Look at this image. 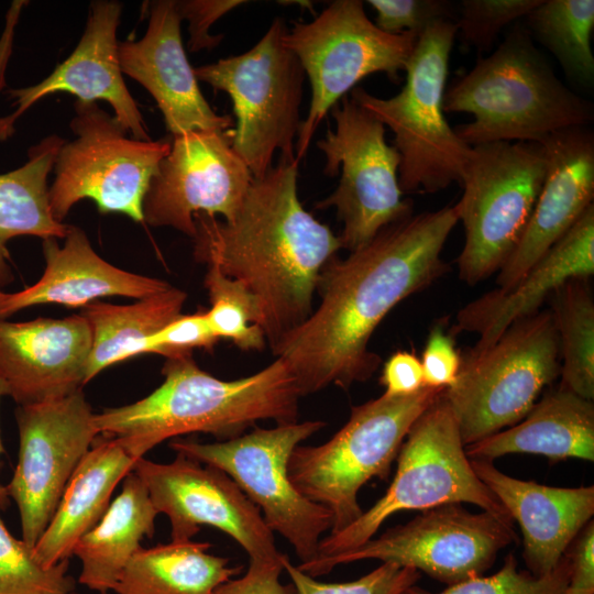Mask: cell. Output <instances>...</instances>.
<instances>
[{
  "mask_svg": "<svg viewBox=\"0 0 594 594\" xmlns=\"http://www.w3.org/2000/svg\"><path fill=\"white\" fill-rule=\"evenodd\" d=\"M551 297L559 341L560 386L594 399V298L588 278H572Z\"/></svg>",
  "mask_w": 594,
  "mask_h": 594,
  "instance_id": "obj_32",
  "label": "cell"
},
{
  "mask_svg": "<svg viewBox=\"0 0 594 594\" xmlns=\"http://www.w3.org/2000/svg\"><path fill=\"white\" fill-rule=\"evenodd\" d=\"M565 554L571 562V575L563 594H594L593 520L575 537Z\"/></svg>",
  "mask_w": 594,
  "mask_h": 594,
  "instance_id": "obj_44",
  "label": "cell"
},
{
  "mask_svg": "<svg viewBox=\"0 0 594 594\" xmlns=\"http://www.w3.org/2000/svg\"><path fill=\"white\" fill-rule=\"evenodd\" d=\"M455 21H440L418 36L405 67L406 82L394 97L380 98L358 87L351 98L394 133L403 194H432L461 185L472 146L448 123L443 96Z\"/></svg>",
  "mask_w": 594,
  "mask_h": 594,
  "instance_id": "obj_5",
  "label": "cell"
},
{
  "mask_svg": "<svg viewBox=\"0 0 594 594\" xmlns=\"http://www.w3.org/2000/svg\"><path fill=\"white\" fill-rule=\"evenodd\" d=\"M458 222L457 204L410 215L324 265L319 305L272 348L301 397L330 385L349 389L376 372L381 356L369 349L372 334L400 301L450 271L441 254Z\"/></svg>",
  "mask_w": 594,
  "mask_h": 594,
  "instance_id": "obj_1",
  "label": "cell"
},
{
  "mask_svg": "<svg viewBox=\"0 0 594 594\" xmlns=\"http://www.w3.org/2000/svg\"><path fill=\"white\" fill-rule=\"evenodd\" d=\"M298 163L280 157L253 177L230 219L194 217L195 258L217 264L257 298L271 349L311 315L320 273L342 249L339 235L299 201Z\"/></svg>",
  "mask_w": 594,
  "mask_h": 594,
  "instance_id": "obj_2",
  "label": "cell"
},
{
  "mask_svg": "<svg viewBox=\"0 0 594 594\" xmlns=\"http://www.w3.org/2000/svg\"><path fill=\"white\" fill-rule=\"evenodd\" d=\"M211 544L194 540L141 547L125 565L116 594H213L240 568L209 552Z\"/></svg>",
  "mask_w": 594,
  "mask_h": 594,
  "instance_id": "obj_30",
  "label": "cell"
},
{
  "mask_svg": "<svg viewBox=\"0 0 594 594\" xmlns=\"http://www.w3.org/2000/svg\"><path fill=\"white\" fill-rule=\"evenodd\" d=\"M282 556L272 559H250L248 571L238 579L219 585L213 594H297L293 584H284Z\"/></svg>",
  "mask_w": 594,
  "mask_h": 594,
  "instance_id": "obj_43",
  "label": "cell"
},
{
  "mask_svg": "<svg viewBox=\"0 0 594 594\" xmlns=\"http://www.w3.org/2000/svg\"><path fill=\"white\" fill-rule=\"evenodd\" d=\"M482 483L496 496L524 536L528 571L550 573L592 520L594 486L552 487L512 477L485 460H470Z\"/></svg>",
  "mask_w": 594,
  "mask_h": 594,
  "instance_id": "obj_23",
  "label": "cell"
},
{
  "mask_svg": "<svg viewBox=\"0 0 594 594\" xmlns=\"http://www.w3.org/2000/svg\"><path fill=\"white\" fill-rule=\"evenodd\" d=\"M460 503L513 520L473 471L457 420L441 393L408 431L386 493L345 529L321 539L316 558L297 566L305 570L361 546L398 512Z\"/></svg>",
  "mask_w": 594,
  "mask_h": 594,
  "instance_id": "obj_8",
  "label": "cell"
},
{
  "mask_svg": "<svg viewBox=\"0 0 594 594\" xmlns=\"http://www.w3.org/2000/svg\"><path fill=\"white\" fill-rule=\"evenodd\" d=\"M443 388L426 386L406 396L371 399L353 406L349 420L320 446H297L288 461L294 486L331 516L330 535L362 514L358 494L374 477L386 480L415 421Z\"/></svg>",
  "mask_w": 594,
  "mask_h": 594,
  "instance_id": "obj_6",
  "label": "cell"
},
{
  "mask_svg": "<svg viewBox=\"0 0 594 594\" xmlns=\"http://www.w3.org/2000/svg\"><path fill=\"white\" fill-rule=\"evenodd\" d=\"M6 295H7V293H3L2 290H0V305H1L2 301L4 300Z\"/></svg>",
  "mask_w": 594,
  "mask_h": 594,
  "instance_id": "obj_47",
  "label": "cell"
},
{
  "mask_svg": "<svg viewBox=\"0 0 594 594\" xmlns=\"http://www.w3.org/2000/svg\"><path fill=\"white\" fill-rule=\"evenodd\" d=\"M220 339L212 331L206 311L179 315L147 342L146 353L170 359L193 356L195 349L211 350Z\"/></svg>",
  "mask_w": 594,
  "mask_h": 594,
  "instance_id": "obj_40",
  "label": "cell"
},
{
  "mask_svg": "<svg viewBox=\"0 0 594 594\" xmlns=\"http://www.w3.org/2000/svg\"><path fill=\"white\" fill-rule=\"evenodd\" d=\"M517 540L513 520L446 504L301 571L316 578L340 564L375 559L410 566L454 585L481 576L494 564L497 553Z\"/></svg>",
  "mask_w": 594,
  "mask_h": 594,
  "instance_id": "obj_15",
  "label": "cell"
},
{
  "mask_svg": "<svg viewBox=\"0 0 594 594\" xmlns=\"http://www.w3.org/2000/svg\"><path fill=\"white\" fill-rule=\"evenodd\" d=\"M162 373L164 382L146 397L95 414L98 433L114 438L136 460L182 435L204 432L226 441L261 420L279 425L298 419L301 396L278 358L233 381L202 371L193 356L167 360Z\"/></svg>",
  "mask_w": 594,
  "mask_h": 594,
  "instance_id": "obj_3",
  "label": "cell"
},
{
  "mask_svg": "<svg viewBox=\"0 0 594 594\" xmlns=\"http://www.w3.org/2000/svg\"><path fill=\"white\" fill-rule=\"evenodd\" d=\"M547 172L536 142H492L472 146L457 202L464 244L459 278L475 285L509 258L530 219Z\"/></svg>",
  "mask_w": 594,
  "mask_h": 594,
  "instance_id": "obj_9",
  "label": "cell"
},
{
  "mask_svg": "<svg viewBox=\"0 0 594 594\" xmlns=\"http://www.w3.org/2000/svg\"><path fill=\"white\" fill-rule=\"evenodd\" d=\"M148 8L145 35L138 41L119 42L122 74L152 95L173 136L195 130H229L231 117L212 110L187 59L176 1H152Z\"/></svg>",
  "mask_w": 594,
  "mask_h": 594,
  "instance_id": "obj_22",
  "label": "cell"
},
{
  "mask_svg": "<svg viewBox=\"0 0 594 594\" xmlns=\"http://www.w3.org/2000/svg\"><path fill=\"white\" fill-rule=\"evenodd\" d=\"M7 395V387H6V384L3 382V380L1 378L0 376V400L2 398V396H6ZM3 449H2V444H1V440H0V454L2 453ZM9 495H8V492H7V486H3L1 483H0V509H6L9 505Z\"/></svg>",
  "mask_w": 594,
  "mask_h": 594,
  "instance_id": "obj_46",
  "label": "cell"
},
{
  "mask_svg": "<svg viewBox=\"0 0 594 594\" xmlns=\"http://www.w3.org/2000/svg\"><path fill=\"white\" fill-rule=\"evenodd\" d=\"M594 274V205L512 287L494 288L463 306L451 333L479 337L476 346L493 343L513 322L540 310L554 290L572 278Z\"/></svg>",
  "mask_w": 594,
  "mask_h": 594,
  "instance_id": "obj_24",
  "label": "cell"
},
{
  "mask_svg": "<svg viewBox=\"0 0 594 594\" xmlns=\"http://www.w3.org/2000/svg\"><path fill=\"white\" fill-rule=\"evenodd\" d=\"M550 310L513 322L493 343L461 353L455 382L442 392L465 446L519 422L560 375Z\"/></svg>",
  "mask_w": 594,
  "mask_h": 594,
  "instance_id": "obj_7",
  "label": "cell"
},
{
  "mask_svg": "<svg viewBox=\"0 0 594 594\" xmlns=\"http://www.w3.org/2000/svg\"><path fill=\"white\" fill-rule=\"evenodd\" d=\"M420 362L425 386L446 389L455 382L461 353L452 334L446 332L443 322L430 330Z\"/></svg>",
  "mask_w": 594,
  "mask_h": 594,
  "instance_id": "obj_41",
  "label": "cell"
},
{
  "mask_svg": "<svg viewBox=\"0 0 594 594\" xmlns=\"http://www.w3.org/2000/svg\"><path fill=\"white\" fill-rule=\"evenodd\" d=\"M253 175L232 147V131L195 130L173 136L143 199V221L194 238L197 213L230 219Z\"/></svg>",
  "mask_w": 594,
  "mask_h": 594,
  "instance_id": "obj_17",
  "label": "cell"
},
{
  "mask_svg": "<svg viewBox=\"0 0 594 594\" xmlns=\"http://www.w3.org/2000/svg\"><path fill=\"white\" fill-rule=\"evenodd\" d=\"M187 295L170 286L132 305L94 301L81 310L91 330L92 346L86 384L106 367L146 353L148 340L182 315Z\"/></svg>",
  "mask_w": 594,
  "mask_h": 594,
  "instance_id": "obj_31",
  "label": "cell"
},
{
  "mask_svg": "<svg viewBox=\"0 0 594 594\" xmlns=\"http://www.w3.org/2000/svg\"><path fill=\"white\" fill-rule=\"evenodd\" d=\"M547 157L537 202L514 252L497 272L496 285L516 284L593 205L594 134L588 127L559 130L539 142Z\"/></svg>",
  "mask_w": 594,
  "mask_h": 594,
  "instance_id": "obj_21",
  "label": "cell"
},
{
  "mask_svg": "<svg viewBox=\"0 0 594 594\" xmlns=\"http://www.w3.org/2000/svg\"><path fill=\"white\" fill-rule=\"evenodd\" d=\"M470 460L531 453L552 461L594 460V403L558 386L535 403L516 425L464 447Z\"/></svg>",
  "mask_w": 594,
  "mask_h": 594,
  "instance_id": "obj_26",
  "label": "cell"
},
{
  "mask_svg": "<svg viewBox=\"0 0 594 594\" xmlns=\"http://www.w3.org/2000/svg\"><path fill=\"white\" fill-rule=\"evenodd\" d=\"M541 0H463L455 21L465 46L488 51L504 28L525 18Z\"/></svg>",
  "mask_w": 594,
  "mask_h": 594,
  "instance_id": "obj_38",
  "label": "cell"
},
{
  "mask_svg": "<svg viewBox=\"0 0 594 594\" xmlns=\"http://www.w3.org/2000/svg\"><path fill=\"white\" fill-rule=\"evenodd\" d=\"M444 112L473 120L457 125L469 146L492 142H536L594 118L591 101L566 87L535 46L525 25H515L498 47L455 78L443 96Z\"/></svg>",
  "mask_w": 594,
  "mask_h": 594,
  "instance_id": "obj_4",
  "label": "cell"
},
{
  "mask_svg": "<svg viewBox=\"0 0 594 594\" xmlns=\"http://www.w3.org/2000/svg\"><path fill=\"white\" fill-rule=\"evenodd\" d=\"M380 383L388 396H406L421 391L426 386L420 360L411 352H395L384 363Z\"/></svg>",
  "mask_w": 594,
  "mask_h": 594,
  "instance_id": "obj_45",
  "label": "cell"
},
{
  "mask_svg": "<svg viewBox=\"0 0 594 594\" xmlns=\"http://www.w3.org/2000/svg\"><path fill=\"white\" fill-rule=\"evenodd\" d=\"M135 462L114 438L95 440L33 548L41 565L52 568L73 556L77 541L101 519L114 488L133 471Z\"/></svg>",
  "mask_w": 594,
  "mask_h": 594,
  "instance_id": "obj_27",
  "label": "cell"
},
{
  "mask_svg": "<svg viewBox=\"0 0 594 594\" xmlns=\"http://www.w3.org/2000/svg\"><path fill=\"white\" fill-rule=\"evenodd\" d=\"M286 32L277 18L248 52L194 68L197 80L230 96L237 119L232 147L253 177L272 167L276 151L297 161L295 140L306 74L283 42Z\"/></svg>",
  "mask_w": 594,
  "mask_h": 594,
  "instance_id": "obj_10",
  "label": "cell"
},
{
  "mask_svg": "<svg viewBox=\"0 0 594 594\" xmlns=\"http://www.w3.org/2000/svg\"><path fill=\"white\" fill-rule=\"evenodd\" d=\"M70 129L55 160L48 202L62 222L81 199H91L102 213L121 212L143 222L142 204L161 161L169 153L168 140L141 141L96 102L77 100Z\"/></svg>",
  "mask_w": 594,
  "mask_h": 594,
  "instance_id": "obj_13",
  "label": "cell"
},
{
  "mask_svg": "<svg viewBox=\"0 0 594 594\" xmlns=\"http://www.w3.org/2000/svg\"><path fill=\"white\" fill-rule=\"evenodd\" d=\"M92 337L87 319L0 320V376L20 406L66 397L86 385Z\"/></svg>",
  "mask_w": 594,
  "mask_h": 594,
  "instance_id": "obj_20",
  "label": "cell"
},
{
  "mask_svg": "<svg viewBox=\"0 0 594 594\" xmlns=\"http://www.w3.org/2000/svg\"><path fill=\"white\" fill-rule=\"evenodd\" d=\"M376 11L375 25L385 33L418 36L440 21H453V7L446 0H369Z\"/></svg>",
  "mask_w": 594,
  "mask_h": 594,
  "instance_id": "obj_39",
  "label": "cell"
},
{
  "mask_svg": "<svg viewBox=\"0 0 594 594\" xmlns=\"http://www.w3.org/2000/svg\"><path fill=\"white\" fill-rule=\"evenodd\" d=\"M525 22L532 40L556 56L570 78L587 87L593 85V0H541Z\"/></svg>",
  "mask_w": 594,
  "mask_h": 594,
  "instance_id": "obj_33",
  "label": "cell"
},
{
  "mask_svg": "<svg viewBox=\"0 0 594 594\" xmlns=\"http://www.w3.org/2000/svg\"><path fill=\"white\" fill-rule=\"evenodd\" d=\"M207 265L205 287L211 307L206 315L212 331L220 340H231L241 350H263L266 338L261 328L263 314L257 298L217 264Z\"/></svg>",
  "mask_w": 594,
  "mask_h": 594,
  "instance_id": "obj_34",
  "label": "cell"
},
{
  "mask_svg": "<svg viewBox=\"0 0 594 594\" xmlns=\"http://www.w3.org/2000/svg\"><path fill=\"white\" fill-rule=\"evenodd\" d=\"M122 4L94 1L84 34L73 53L36 85L11 89L15 110L0 118V141L13 134L15 121L43 97L68 92L82 102L105 100L116 120L136 140H151L139 107L128 90L119 63L117 29Z\"/></svg>",
  "mask_w": 594,
  "mask_h": 594,
  "instance_id": "obj_19",
  "label": "cell"
},
{
  "mask_svg": "<svg viewBox=\"0 0 594 594\" xmlns=\"http://www.w3.org/2000/svg\"><path fill=\"white\" fill-rule=\"evenodd\" d=\"M64 140L44 138L29 148L28 161L16 169L0 174V287L10 284L9 240L20 235L64 239L68 226L54 219L47 176L53 169Z\"/></svg>",
  "mask_w": 594,
  "mask_h": 594,
  "instance_id": "obj_29",
  "label": "cell"
},
{
  "mask_svg": "<svg viewBox=\"0 0 594 594\" xmlns=\"http://www.w3.org/2000/svg\"><path fill=\"white\" fill-rule=\"evenodd\" d=\"M336 130L317 142L326 155L323 173L339 185L317 209L334 207L342 232V249L353 252L369 243L385 227L413 215V205L403 198L398 172L400 156L385 140V127L351 97L331 109Z\"/></svg>",
  "mask_w": 594,
  "mask_h": 594,
  "instance_id": "obj_14",
  "label": "cell"
},
{
  "mask_svg": "<svg viewBox=\"0 0 594 594\" xmlns=\"http://www.w3.org/2000/svg\"><path fill=\"white\" fill-rule=\"evenodd\" d=\"M176 454L169 463L141 458L133 468L157 513L168 517L170 541L193 540L201 526H210L230 536L250 559L282 554L257 506L227 473Z\"/></svg>",
  "mask_w": 594,
  "mask_h": 594,
  "instance_id": "obj_18",
  "label": "cell"
},
{
  "mask_svg": "<svg viewBox=\"0 0 594 594\" xmlns=\"http://www.w3.org/2000/svg\"><path fill=\"white\" fill-rule=\"evenodd\" d=\"M157 515L144 483L130 472L121 493L74 547L81 564L78 582L99 594L113 591L141 540L153 537Z\"/></svg>",
  "mask_w": 594,
  "mask_h": 594,
  "instance_id": "obj_28",
  "label": "cell"
},
{
  "mask_svg": "<svg viewBox=\"0 0 594 594\" xmlns=\"http://www.w3.org/2000/svg\"><path fill=\"white\" fill-rule=\"evenodd\" d=\"M282 564L297 594H400L420 578L414 568L383 562L358 580L324 583L301 571L286 554L282 556Z\"/></svg>",
  "mask_w": 594,
  "mask_h": 594,
  "instance_id": "obj_37",
  "label": "cell"
},
{
  "mask_svg": "<svg viewBox=\"0 0 594 594\" xmlns=\"http://www.w3.org/2000/svg\"><path fill=\"white\" fill-rule=\"evenodd\" d=\"M571 575V562L564 553L557 566L548 574L536 576L518 570L517 560L508 554L503 566L491 576H476L436 594H563ZM400 594H435L415 584Z\"/></svg>",
  "mask_w": 594,
  "mask_h": 594,
  "instance_id": "obj_36",
  "label": "cell"
},
{
  "mask_svg": "<svg viewBox=\"0 0 594 594\" xmlns=\"http://www.w3.org/2000/svg\"><path fill=\"white\" fill-rule=\"evenodd\" d=\"M68 594H79V593L75 592V590H74V591L69 592Z\"/></svg>",
  "mask_w": 594,
  "mask_h": 594,
  "instance_id": "obj_48",
  "label": "cell"
},
{
  "mask_svg": "<svg viewBox=\"0 0 594 594\" xmlns=\"http://www.w3.org/2000/svg\"><path fill=\"white\" fill-rule=\"evenodd\" d=\"M15 417L19 459L7 492L19 509L22 540L34 548L99 433L81 389L59 399L19 406Z\"/></svg>",
  "mask_w": 594,
  "mask_h": 594,
  "instance_id": "obj_16",
  "label": "cell"
},
{
  "mask_svg": "<svg viewBox=\"0 0 594 594\" xmlns=\"http://www.w3.org/2000/svg\"><path fill=\"white\" fill-rule=\"evenodd\" d=\"M56 240H43L46 266L42 277L21 292L7 293L0 305V319L35 305L84 308L101 297L142 299L170 287L165 280L111 265L94 251L86 233L77 227L68 226L63 246Z\"/></svg>",
  "mask_w": 594,
  "mask_h": 594,
  "instance_id": "obj_25",
  "label": "cell"
},
{
  "mask_svg": "<svg viewBox=\"0 0 594 594\" xmlns=\"http://www.w3.org/2000/svg\"><path fill=\"white\" fill-rule=\"evenodd\" d=\"M324 426L321 420L295 421L254 427L213 443L174 438L169 447L227 473L263 513L267 527L292 544L299 564H305L316 558L321 535L331 528V516L294 486L288 461L297 446Z\"/></svg>",
  "mask_w": 594,
  "mask_h": 594,
  "instance_id": "obj_12",
  "label": "cell"
},
{
  "mask_svg": "<svg viewBox=\"0 0 594 594\" xmlns=\"http://www.w3.org/2000/svg\"><path fill=\"white\" fill-rule=\"evenodd\" d=\"M418 35H393L372 22L360 0L331 2L311 22H294L283 42L299 59L311 86L309 111L295 144L300 161L312 136L339 100L360 80L375 73L399 79Z\"/></svg>",
  "mask_w": 594,
  "mask_h": 594,
  "instance_id": "obj_11",
  "label": "cell"
},
{
  "mask_svg": "<svg viewBox=\"0 0 594 594\" xmlns=\"http://www.w3.org/2000/svg\"><path fill=\"white\" fill-rule=\"evenodd\" d=\"M69 561L44 568L33 547L14 538L0 518V594H68L76 582Z\"/></svg>",
  "mask_w": 594,
  "mask_h": 594,
  "instance_id": "obj_35",
  "label": "cell"
},
{
  "mask_svg": "<svg viewBox=\"0 0 594 594\" xmlns=\"http://www.w3.org/2000/svg\"><path fill=\"white\" fill-rule=\"evenodd\" d=\"M243 3L245 1L242 0L176 1L182 20L186 19L189 22V51L198 52L216 47L222 35H210V26L227 12Z\"/></svg>",
  "mask_w": 594,
  "mask_h": 594,
  "instance_id": "obj_42",
  "label": "cell"
}]
</instances>
